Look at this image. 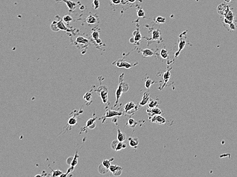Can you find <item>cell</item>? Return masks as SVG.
Listing matches in <instances>:
<instances>
[{
	"label": "cell",
	"instance_id": "6da1fadb",
	"mask_svg": "<svg viewBox=\"0 0 237 177\" xmlns=\"http://www.w3.org/2000/svg\"><path fill=\"white\" fill-rule=\"evenodd\" d=\"M123 77H124V74H122L119 77V84L118 85V87L116 90V101L115 102L114 106H116L118 100H119L121 96L124 92H127L129 89V86L128 85L124 82L123 81Z\"/></svg>",
	"mask_w": 237,
	"mask_h": 177
},
{
	"label": "cell",
	"instance_id": "7a4b0ae2",
	"mask_svg": "<svg viewBox=\"0 0 237 177\" xmlns=\"http://www.w3.org/2000/svg\"><path fill=\"white\" fill-rule=\"evenodd\" d=\"M96 91L100 94V96L101 97L103 103L104 104L106 103L108 101L107 95L108 93V91L107 87L106 86H104V85L100 86L98 88L97 90H96Z\"/></svg>",
	"mask_w": 237,
	"mask_h": 177
},
{
	"label": "cell",
	"instance_id": "3957f363",
	"mask_svg": "<svg viewBox=\"0 0 237 177\" xmlns=\"http://www.w3.org/2000/svg\"><path fill=\"white\" fill-rule=\"evenodd\" d=\"M179 40H180L178 44V50L176 53H175V57H177L178 56H179L180 52L185 47V45L186 44L185 32H183V33L180 34V35L179 36Z\"/></svg>",
	"mask_w": 237,
	"mask_h": 177
},
{
	"label": "cell",
	"instance_id": "277c9868",
	"mask_svg": "<svg viewBox=\"0 0 237 177\" xmlns=\"http://www.w3.org/2000/svg\"><path fill=\"white\" fill-rule=\"evenodd\" d=\"M109 171H110L116 177H118L121 175L123 171V168L120 166L117 165H111L109 168Z\"/></svg>",
	"mask_w": 237,
	"mask_h": 177
},
{
	"label": "cell",
	"instance_id": "5b68a950",
	"mask_svg": "<svg viewBox=\"0 0 237 177\" xmlns=\"http://www.w3.org/2000/svg\"><path fill=\"white\" fill-rule=\"evenodd\" d=\"M123 114V113L121 112H119V111H117L114 110H107L106 113H105V115L103 117L101 118L100 119H103V120H105V119H107V118H111L113 117L114 116H121Z\"/></svg>",
	"mask_w": 237,
	"mask_h": 177
},
{
	"label": "cell",
	"instance_id": "8992f818",
	"mask_svg": "<svg viewBox=\"0 0 237 177\" xmlns=\"http://www.w3.org/2000/svg\"><path fill=\"white\" fill-rule=\"evenodd\" d=\"M115 65L118 67H124L126 69H129V68L132 67V66L136 65V64H133L132 65L131 64L129 63V62H127L126 61H124L123 60H119L117 62H116Z\"/></svg>",
	"mask_w": 237,
	"mask_h": 177
},
{
	"label": "cell",
	"instance_id": "52a82bcc",
	"mask_svg": "<svg viewBox=\"0 0 237 177\" xmlns=\"http://www.w3.org/2000/svg\"><path fill=\"white\" fill-rule=\"evenodd\" d=\"M151 120L153 123H155L160 124H164L166 122V119L160 115H155L153 116L151 119Z\"/></svg>",
	"mask_w": 237,
	"mask_h": 177
},
{
	"label": "cell",
	"instance_id": "ba28073f",
	"mask_svg": "<svg viewBox=\"0 0 237 177\" xmlns=\"http://www.w3.org/2000/svg\"><path fill=\"white\" fill-rule=\"evenodd\" d=\"M147 112L151 116H153L155 115H160L162 113L160 109L157 107L150 108V109L147 110Z\"/></svg>",
	"mask_w": 237,
	"mask_h": 177
},
{
	"label": "cell",
	"instance_id": "9c48e42d",
	"mask_svg": "<svg viewBox=\"0 0 237 177\" xmlns=\"http://www.w3.org/2000/svg\"><path fill=\"white\" fill-rule=\"evenodd\" d=\"M150 100V93L149 92H145L143 95V99L141 100V101L140 102V103L139 104L141 106H144L146 105L148 102H149V100Z\"/></svg>",
	"mask_w": 237,
	"mask_h": 177
},
{
	"label": "cell",
	"instance_id": "30bf717a",
	"mask_svg": "<svg viewBox=\"0 0 237 177\" xmlns=\"http://www.w3.org/2000/svg\"><path fill=\"white\" fill-rule=\"evenodd\" d=\"M135 108H136V105L132 102H130L127 103L125 105L124 111L125 113H127L129 111L135 109Z\"/></svg>",
	"mask_w": 237,
	"mask_h": 177
},
{
	"label": "cell",
	"instance_id": "8fae6325",
	"mask_svg": "<svg viewBox=\"0 0 237 177\" xmlns=\"http://www.w3.org/2000/svg\"><path fill=\"white\" fill-rule=\"evenodd\" d=\"M118 135H117V139L120 142H124L125 140L126 139V136L125 134L122 132H121L120 129H118Z\"/></svg>",
	"mask_w": 237,
	"mask_h": 177
},
{
	"label": "cell",
	"instance_id": "7c38bea8",
	"mask_svg": "<svg viewBox=\"0 0 237 177\" xmlns=\"http://www.w3.org/2000/svg\"><path fill=\"white\" fill-rule=\"evenodd\" d=\"M61 1L66 3V4L68 8H69V9L72 10H74L77 6V4H76L75 3L71 1H69V0H61Z\"/></svg>",
	"mask_w": 237,
	"mask_h": 177
},
{
	"label": "cell",
	"instance_id": "4fadbf2b",
	"mask_svg": "<svg viewBox=\"0 0 237 177\" xmlns=\"http://www.w3.org/2000/svg\"><path fill=\"white\" fill-rule=\"evenodd\" d=\"M129 142L130 146L136 148L139 143V140L137 138H129Z\"/></svg>",
	"mask_w": 237,
	"mask_h": 177
},
{
	"label": "cell",
	"instance_id": "5bb4252c",
	"mask_svg": "<svg viewBox=\"0 0 237 177\" xmlns=\"http://www.w3.org/2000/svg\"><path fill=\"white\" fill-rule=\"evenodd\" d=\"M57 27L58 29L59 30H63V31H66L70 32V31L68 30V29L67 28L66 26H65L64 24V23L62 22V21H59L57 22Z\"/></svg>",
	"mask_w": 237,
	"mask_h": 177
},
{
	"label": "cell",
	"instance_id": "9a60e30c",
	"mask_svg": "<svg viewBox=\"0 0 237 177\" xmlns=\"http://www.w3.org/2000/svg\"><path fill=\"white\" fill-rule=\"evenodd\" d=\"M141 52L142 53L143 56L145 57L151 56H153L154 54V53L153 52V51L149 49H143V50L141 51Z\"/></svg>",
	"mask_w": 237,
	"mask_h": 177
},
{
	"label": "cell",
	"instance_id": "2e32d148",
	"mask_svg": "<svg viewBox=\"0 0 237 177\" xmlns=\"http://www.w3.org/2000/svg\"><path fill=\"white\" fill-rule=\"evenodd\" d=\"M98 171L101 174L104 175L105 174V173H107L109 171V170L108 168H106V167L104 166L102 163H101L98 166Z\"/></svg>",
	"mask_w": 237,
	"mask_h": 177
},
{
	"label": "cell",
	"instance_id": "e0dca14e",
	"mask_svg": "<svg viewBox=\"0 0 237 177\" xmlns=\"http://www.w3.org/2000/svg\"><path fill=\"white\" fill-rule=\"evenodd\" d=\"M76 42H77V44H87L88 43V40L87 39L85 38L82 36H79L77 37L76 39Z\"/></svg>",
	"mask_w": 237,
	"mask_h": 177
},
{
	"label": "cell",
	"instance_id": "ac0fdd59",
	"mask_svg": "<svg viewBox=\"0 0 237 177\" xmlns=\"http://www.w3.org/2000/svg\"><path fill=\"white\" fill-rule=\"evenodd\" d=\"M160 32L159 30H154L152 32V40L156 41L157 40L160 39Z\"/></svg>",
	"mask_w": 237,
	"mask_h": 177
},
{
	"label": "cell",
	"instance_id": "d6986e66",
	"mask_svg": "<svg viewBox=\"0 0 237 177\" xmlns=\"http://www.w3.org/2000/svg\"><path fill=\"white\" fill-rule=\"evenodd\" d=\"M133 35L134 36L133 39L135 42H138L141 40V35L139 31H134L133 33Z\"/></svg>",
	"mask_w": 237,
	"mask_h": 177
},
{
	"label": "cell",
	"instance_id": "ffe728a7",
	"mask_svg": "<svg viewBox=\"0 0 237 177\" xmlns=\"http://www.w3.org/2000/svg\"><path fill=\"white\" fill-rule=\"evenodd\" d=\"M170 70H171V69L167 71L163 75V79L164 81V84H166L170 79V77H171Z\"/></svg>",
	"mask_w": 237,
	"mask_h": 177
},
{
	"label": "cell",
	"instance_id": "44dd1931",
	"mask_svg": "<svg viewBox=\"0 0 237 177\" xmlns=\"http://www.w3.org/2000/svg\"><path fill=\"white\" fill-rule=\"evenodd\" d=\"M126 147H127V145L125 143H124V142H119L118 143V145H117V147H116V150H116V151H117V152L119 151V150H121L122 149H125Z\"/></svg>",
	"mask_w": 237,
	"mask_h": 177
},
{
	"label": "cell",
	"instance_id": "7402d4cb",
	"mask_svg": "<svg viewBox=\"0 0 237 177\" xmlns=\"http://www.w3.org/2000/svg\"><path fill=\"white\" fill-rule=\"evenodd\" d=\"M160 56L164 59H166L169 56L168 51L165 49H162L160 52Z\"/></svg>",
	"mask_w": 237,
	"mask_h": 177
},
{
	"label": "cell",
	"instance_id": "603a6c76",
	"mask_svg": "<svg viewBox=\"0 0 237 177\" xmlns=\"http://www.w3.org/2000/svg\"><path fill=\"white\" fill-rule=\"evenodd\" d=\"M97 19L93 15L88 16L87 19V23L89 24H94L96 22Z\"/></svg>",
	"mask_w": 237,
	"mask_h": 177
},
{
	"label": "cell",
	"instance_id": "cb8c5ba5",
	"mask_svg": "<svg viewBox=\"0 0 237 177\" xmlns=\"http://www.w3.org/2000/svg\"><path fill=\"white\" fill-rule=\"evenodd\" d=\"M166 18H164L163 16H158L155 18V22L157 24H161L164 23L166 22Z\"/></svg>",
	"mask_w": 237,
	"mask_h": 177
},
{
	"label": "cell",
	"instance_id": "d4e9b609",
	"mask_svg": "<svg viewBox=\"0 0 237 177\" xmlns=\"http://www.w3.org/2000/svg\"><path fill=\"white\" fill-rule=\"evenodd\" d=\"M158 105V102L157 101L150 99L148 102V106L150 108H153L156 107Z\"/></svg>",
	"mask_w": 237,
	"mask_h": 177
},
{
	"label": "cell",
	"instance_id": "484cf974",
	"mask_svg": "<svg viewBox=\"0 0 237 177\" xmlns=\"http://www.w3.org/2000/svg\"><path fill=\"white\" fill-rule=\"evenodd\" d=\"M137 122H136L134 119H130L128 121L127 124L130 127L133 128L137 126Z\"/></svg>",
	"mask_w": 237,
	"mask_h": 177
},
{
	"label": "cell",
	"instance_id": "4316f807",
	"mask_svg": "<svg viewBox=\"0 0 237 177\" xmlns=\"http://www.w3.org/2000/svg\"><path fill=\"white\" fill-rule=\"evenodd\" d=\"M113 160H114V159H113V158H112V159H109V160H107V159H106V160H103V162H102V164H103V165H104V166H105V167H106V168H107L109 169V168H110V165H111V164H110V162L113 161Z\"/></svg>",
	"mask_w": 237,
	"mask_h": 177
},
{
	"label": "cell",
	"instance_id": "83f0119b",
	"mask_svg": "<svg viewBox=\"0 0 237 177\" xmlns=\"http://www.w3.org/2000/svg\"><path fill=\"white\" fill-rule=\"evenodd\" d=\"M78 158H79V156H78V154L77 152L76 153V154H75V156L74 157L73 160V161H72V162L71 165V166L75 167L76 165L77 164Z\"/></svg>",
	"mask_w": 237,
	"mask_h": 177
},
{
	"label": "cell",
	"instance_id": "f1b7e54d",
	"mask_svg": "<svg viewBox=\"0 0 237 177\" xmlns=\"http://www.w3.org/2000/svg\"><path fill=\"white\" fill-rule=\"evenodd\" d=\"M50 28L53 31H54V32L59 31V30L58 29L57 27V22L56 21H53L52 22V23L51 25Z\"/></svg>",
	"mask_w": 237,
	"mask_h": 177
},
{
	"label": "cell",
	"instance_id": "f546056e",
	"mask_svg": "<svg viewBox=\"0 0 237 177\" xmlns=\"http://www.w3.org/2000/svg\"><path fill=\"white\" fill-rule=\"evenodd\" d=\"M96 119V118H95V119H89V120L88 121V122H87V127H85V128H87V127H90L91 129V126L92 125H95L96 126V124H95V119Z\"/></svg>",
	"mask_w": 237,
	"mask_h": 177
},
{
	"label": "cell",
	"instance_id": "4dcf8cb0",
	"mask_svg": "<svg viewBox=\"0 0 237 177\" xmlns=\"http://www.w3.org/2000/svg\"><path fill=\"white\" fill-rule=\"evenodd\" d=\"M145 12L143 9H140L138 10L137 11V15L138 17L140 18H143L145 16Z\"/></svg>",
	"mask_w": 237,
	"mask_h": 177
},
{
	"label": "cell",
	"instance_id": "1f68e13d",
	"mask_svg": "<svg viewBox=\"0 0 237 177\" xmlns=\"http://www.w3.org/2000/svg\"><path fill=\"white\" fill-rule=\"evenodd\" d=\"M91 36L93 38L94 40L97 41L98 39H99V32L98 31H95L92 33Z\"/></svg>",
	"mask_w": 237,
	"mask_h": 177
},
{
	"label": "cell",
	"instance_id": "d6a6232c",
	"mask_svg": "<svg viewBox=\"0 0 237 177\" xmlns=\"http://www.w3.org/2000/svg\"><path fill=\"white\" fill-rule=\"evenodd\" d=\"M51 170H52V176L53 177H57V176H61L62 174H63V173H62V172H61L60 170H55V171H53V170H52V169H51Z\"/></svg>",
	"mask_w": 237,
	"mask_h": 177
},
{
	"label": "cell",
	"instance_id": "836d02e7",
	"mask_svg": "<svg viewBox=\"0 0 237 177\" xmlns=\"http://www.w3.org/2000/svg\"><path fill=\"white\" fill-rule=\"evenodd\" d=\"M154 83V81L150 79H147L145 82L146 88H149L151 85H152V84H153Z\"/></svg>",
	"mask_w": 237,
	"mask_h": 177
},
{
	"label": "cell",
	"instance_id": "e575fe53",
	"mask_svg": "<svg viewBox=\"0 0 237 177\" xmlns=\"http://www.w3.org/2000/svg\"><path fill=\"white\" fill-rule=\"evenodd\" d=\"M72 20H73V18L69 15H65L63 18V21L65 22H70L72 21Z\"/></svg>",
	"mask_w": 237,
	"mask_h": 177
},
{
	"label": "cell",
	"instance_id": "d590c367",
	"mask_svg": "<svg viewBox=\"0 0 237 177\" xmlns=\"http://www.w3.org/2000/svg\"><path fill=\"white\" fill-rule=\"evenodd\" d=\"M118 142H119V141H118V139L117 140H114L113 142H111V149L114 150H115L116 149V147H117V146L118 145Z\"/></svg>",
	"mask_w": 237,
	"mask_h": 177
},
{
	"label": "cell",
	"instance_id": "8d00e7d4",
	"mask_svg": "<svg viewBox=\"0 0 237 177\" xmlns=\"http://www.w3.org/2000/svg\"><path fill=\"white\" fill-rule=\"evenodd\" d=\"M68 123L69 124H70V125L73 126V125H75V124H76L77 123V120L74 117H71V119H69Z\"/></svg>",
	"mask_w": 237,
	"mask_h": 177
},
{
	"label": "cell",
	"instance_id": "74e56055",
	"mask_svg": "<svg viewBox=\"0 0 237 177\" xmlns=\"http://www.w3.org/2000/svg\"><path fill=\"white\" fill-rule=\"evenodd\" d=\"M93 5L94 6V8L95 9H98L99 7V6H100L99 1L98 0H94Z\"/></svg>",
	"mask_w": 237,
	"mask_h": 177
},
{
	"label": "cell",
	"instance_id": "f35d334b",
	"mask_svg": "<svg viewBox=\"0 0 237 177\" xmlns=\"http://www.w3.org/2000/svg\"><path fill=\"white\" fill-rule=\"evenodd\" d=\"M73 158H74V157H68V158L67 159V163L68 164V165H71V163L72 162V161H73Z\"/></svg>",
	"mask_w": 237,
	"mask_h": 177
},
{
	"label": "cell",
	"instance_id": "ab89813d",
	"mask_svg": "<svg viewBox=\"0 0 237 177\" xmlns=\"http://www.w3.org/2000/svg\"><path fill=\"white\" fill-rule=\"evenodd\" d=\"M111 2H113V3L114 4L118 5V4H120L121 2V0H111Z\"/></svg>",
	"mask_w": 237,
	"mask_h": 177
},
{
	"label": "cell",
	"instance_id": "60d3db41",
	"mask_svg": "<svg viewBox=\"0 0 237 177\" xmlns=\"http://www.w3.org/2000/svg\"><path fill=\"white\" fill-rule=\"evenodd\" d=\"M128 1L130 2V3H134L136 1V0H128Z\"/></svg>",
	"mask_w": 237,
	"mask_h": 177
}]
</instances>
